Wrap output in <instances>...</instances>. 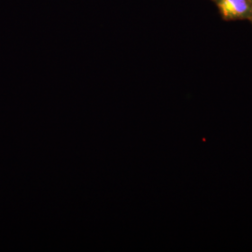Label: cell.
Segmentation results:
<instances>
[{
    "instance_id": "1",
    "label": "cell",
    "mask_w": 252,
    "mask_h": 252,
    "mask_svg": "<svg viewBox=\"0 0 252 252\" xmlns=\"http://www.w3.org/2000/svg\"><path fill=\"white\" fill-rule=\"evenodd\" d=\"M221 16L227 21L252 20V0H213Z\"/></svg>"
},
{
    "instance_id": "2",
    "label": "cell",
    "mask_w": 252,
    "mask_h": 252,
    "mask_svg": "<svg viewBox=\"0 0 252 252\" xmlns=\"http://www.w3.org/2000/svg\"></svg>"
},
{
    "instance_id": "3",
    "label": "cell",
    "mask_w": 252,
    "mask_h": 252,
    "mask_svg": "<svg viewBox=\"0 0 252 252\" xmlns=\"http://www.w3.org/2000/svg\"></svg>"
}]
</instances>
